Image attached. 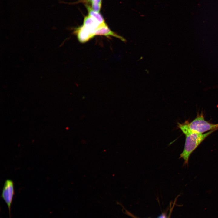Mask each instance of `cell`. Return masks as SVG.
Masks as SVG:
<instances>
[{
  "label": "cell",
  "instance_id": "cell-8",
  "mask_svg": "<svg viewBox=\"0 0 218 218\" xmlns=\"http://www.w3.org/2000/svg\"><path fill=\"white\" fill-rule=\"evenodd\" d=\"M102 0H94L91 2V9L94 11L99 12L101 6Z\"/></svg>",
  "mask_w": 218,
  "mask_h": 218
},
{
  "label": "cell",
  "instance_id": "cell-7",
  "mask_svg": "<svg viewBox=\"0 0 218 218\" xmlns=\"http://www.w3.org/2000/svg\"><path fill=\"white\" fill-rule=\"evenodd\" d=\"M85 5L88 10V15L95 19L98 21L101 25L106 23L103 17L99 12H97L94 11L91 9L90 6L88 5Z\"/></svg>",
  "mask_w": 218,
  "mask_h": 218
},
{
  "label": "cell",
  "instance_id": "cell-6",
  "mask_svg": "<svg viewBox=\"0 0 218 218\" xmlns=\"http://www.w3.org/2000/svg\"><path fill=\"white\" fill-rule=\"evenodd\" d=\"M100 25L97 20L89 15L84 17L83 24L95 36V31Z\"/></svg>",
  "mask_w": 218,
  "mask_h": 218
},
{
  "label": "cell",
  "instance_id": "cell-9",
  "mask_svg": "<svg viewBox=\"0 0 218 218\" xmlns=\"http://www.w3.org/2000/svg\"><path fill=\"white\" fill-rule=\"evenodd\" d=\"M94 0H79V2H83L84 3H91Z\"/></svg>",
  "mask_w": 218,
  "mask_h": 218
},
{
  "label": "cell",
  "instance_id": "cell-5",
  "mask_svg": "<svg viewBox=\"0 0 218 218\" xmlns=\"http://www.w3.org/2000/svg\"><path fill=\"white\" fill-rule=\"evenodd\" d=\"M95 35H103L107 37L112 36L118 38L124 42L126 41L123 37L111 31L106 23L100 25L95 31Z\"/></svg>",
  "mask_w": 218,
  "mask_h": 218
},
{
  "label": "cell",
  "instance_id": "cell-2",
  "mask_svg": "<svg viewBox=\"0 0 218 218\" xmlns=\"http://www.w3.org/2000/svg\"><path fill=\"white\" fill-rule=\"evenodd\" d=\"M185 123L190 130L198 133L218 130V124H212L206 121L202 114L198 116L191 122L187 121Z\"/></svg>",
  "mask_w": 218,
  "mask_h": 218
},
{
  "label": "cell",
  "instance_id": "cell-3",
  "mask_svg": "<svg viewBox=\"0 0 218 218\" xmlns=\"http://www.w3.org/2000/svg\"><path fill=\"white\" fill-rule=\"evenodd\" d=\"M15 194L13 181L10 179L6 180L4 182L1 197L8 207L10 218H11V206Z\"/></svg>",
  "mask_w": 218,
  "mask_h": 218
},
{
  "label": "cell",
  "instance_id": "cell-10",
  "mask_svg": "<svg viewBox=\"0 0 218 218\" xmlns=\"http://www.w3.org/2000/svg\"><path fill=\"white\" fill-rule=\"evenodd\" d=\"M158 218H167L165 215L164 214H162Z\"/></svg>",
  "mask_w": 218,
  "mask_h": 218
},
{
  "label": "cell",
  "instance_id": "cell-4",
  "mask_svg": "<svg viewBox=\"0 0 218 218\" xmlns=\"http://www.w3.org/2000/svg\"><path fill=\"white\" fill-rule=\"evenodd\" d=\"M74 32L78 40L81 43L87 42L95 36L83 25L76 28Z\"/></svg>",
  "mask_w": 218,
  "mask_h": 218
},
{
  "label": "cell",
  "instance_id": "cell-1",
  "mask_svg": "<svg viewBox=\"0 0 218 218\" xmlns=\"http://www.w3.org/2000/svg\"><path fill=\"white\" fill-rule=\"evenodd\" d=\"M178 124L179 128L185 135L184 149L180 154V158L184 160V165H187L190 156L193 152L206 138L215 130H211L204 134H199L190 130L186 123H179Z\"/></svg>",
  "mask_w": 218,
  "mask_h": 218
}]
</instances>
